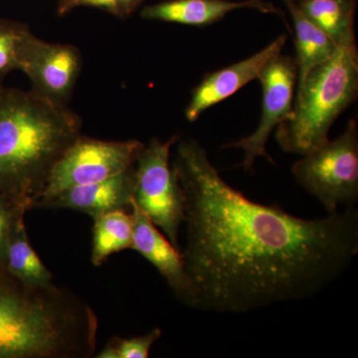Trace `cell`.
Masks as SVG:
<instances>
[{"mask_svg":"<svg viewBox=\"0 0 358 358\" xmlns=\"http://www.w3.org/2000/svg\"><path fill=\"white\" fill-rule=\"evenodd\" d=\"M162 329H155L143 336L129 338H113L103 346L96 358H148L155 341L162 336Z\"/></svg>","mask_w":358,"mask_h":358,"instance_id":"obj_19","label":"cell"},{"mask_svg":"<svg viewBox=\"0 0 358 358\" xmlns=\"http://www.w3.org/2000/svg\"><path fill=\"white\" fill-rule=\"evenodd\" d=\"M143 0H80L79 6L103 9L119 18L131 15L141 6Z\"/></svg>","mask_w":358,"mask_h":358,"instance_id":"obj_21","label":"cell"},{"mask_svg":"<svg viewBox=\"0 0 358 358\" xmlns=\"http://www.w3.org/2000/svg\"><path fill=\"white\" fill-rule=\"evenodd\" d=\"M98 317L69 289L29 286L0 267V358H90Z\"/></svg>","mask_w":358,"mask_h":358,"instance_id":"obj_2","label":"cell"},{"mask_svg":"<svg viewBox=\"0 0 358 358\" xmlns=\"http://www.w3.org/2000/svg\"><path fill=\"white\" fill-rule=\"evenodd\" d=\"M296 3L336 44L355 40V0H296Z\"/></svg>","mask_w":358,"mask_h":358,"instance_id":"obj_17","label":"cell"},{"mask_svg":"<svg viewBox=\"0 0 358 358\" xmlns=\"http://www.w3.org/2000/svg\"><path fill=\"white\" fill-rule=\"evenodd\" d=\"M134 238L131 248L154 265L181 303L189 307L192 286L181 252L174 248L159 228L131 202Z\"/></svg>","mask_w":358,"mask_h":358,"instance_id":"obj_12","label":"cell"},{"mask_svg":"<svg viewBox=\"0 0 358 358\" xmlns=\"http://www.w3.org/2000/svg\"><path fill=\"white\" fill-rule=\"evenodd\" d=\"M286 42L287 35H280L251 57L206 75L192 91V99L185 109L186 120L196 122L205 110L230 98L245 85L259 79L268 63L282 54Z\"/></svg>","mask_w":358,"mask_h":358,"instance_id":"obj_11","label":"cell"},{"mask_svg":"<svg viewBox=\"0 0 358 358\" xmlns=\"http://www.w3.org/2000/svg\"><path fill=\"white\" fill-rule=\"evenodd\" d=\"M136 166V164H134ZM98 182L67 188L50 199L35 200L32 209H69L92 219L113 211H131L136 187V167Z\"/></svg>","mask_w":358,"mask_h":358,"instance_id":"obj_10","label":"cell"},{"mask_svg":"<svg viewBox=\"0 0 358 358\" xmlns=\"http://www.w3.org/2000/svg\"><path fill=\"white\" fill-rule=\"evenodd\" d=\"M296 61L282 54L272 59L264 68L258 80L263 89L262 115L253 134L224 145L226 148H240L245 157L241 166L245 171H253L257 157H265L273 162L268 155L267 145L271 134L282 122L292 117L294 102V87L296 83Z\"/></svg>","mask_w":358,"mask_h":358,"instance_id":"obj_8","label":"cell"},{"mask_svg":"<svg viewBox=\"0 0 358 358\" xmlns=\"http://www.w3.org/2000/svg\"><path fill=\"white\" fill-rule=\"evenodd\" d=\"M29 31L24 23L0 18V81L18 69L21 43Z\"/></svg>","mask_w":358,"mask_h":358,"instance_id":"obj_18","label":"cell"},{"mask_svg":"<svg viewBox=\"0 0 358 358\" xmlns=\"http://www.w3.org/2000/svg\"><path fill=\"white\" fill-rule=\"evenodd\" d=\"M0 267L29 286H47L53 282V275L30 244L25 221L9 238Z\"/></svg>","mask_w":358,"mask_h":358,"instance_id":"obj_15","label":"cell"},{"mask_svg":"<svg viewBox=\"0 0 358 358\" xmlns=\"http://www.w3.org/2000/svg\"><path fill=\"white\" fill-rule=\"evenodd\" d=\"M358 93L355 40L338 45L331 58L313 68L296 86L292 117L277 127L275 138L286 152L305 155L329 141V131Z\"/></svg>","mask_w":358,"mask_h":358,"instance_id":"obj_4","label":"cell"},{"mask_svg":"<svg viewBox=\"0 0 358 358\" xmlns=\"http://www.w3.org/2000/svg\"><path fill=\"white\" fill-rule=\"evenodd\" d=\"M292 173L329 213L358 200V128L350 120L343 134L301 155Z\"/></svg>","mask_w":358,"mask_h":358,"instance_id":"obj_5","label":"cell"},{"mask_svg":"<svg viewBox=\"0 0 358 358\" xmlns=\"http://www.w3.org/2000/svg\"><path fill=\"white\" fill-rule=\"evenodd\" d=\"M29 200L0 193V262L3 258L9 238L16 227L24 221L26 212L29 211Z\"/></svg>","mask_w":358,"mask_h":358,"instance_id":"obj_20","label":"cell"},{"mask_svg":"<svg viewBox=\"0 0 358 358\" xmlns=\"http://www.w3.org/2000/svg\"><path fill=\"white\" fill-rule=\"evenodd\" d=\"M80 0H58V13L64 15L79 6Z\"/></svg>","mask_w":358,"mask_h":358,"instance_id":"obj_22","label":"cell"},{"mask_svg":"<svg viewBox=\"0 0 358 358\" xmlns=\"http://www.w3.org/2000/svg\"><path fill=\"white\" fill-rule=\"evenodd\" d=\"M244 8L284 16L281 9L264 0H169L145 6L141 15L143 20L203 27L222 20L232 11Z\"/></svg>","mask_w":358,"mask_h":358,"instance_id":"obj_13","label":"cell"},{"mask_svg":"<svg viewBox=\"0 0 358 358\" xmlns=\"http://www.w3.org/2000/svg\"><path fill=\"white\" fill-rule=\"evenodd\" d=\"M81 61L73 45L50 43L29 31L21 43L17 70L28 77L37 95L66 105L79 77Z\"/></svg>","mask_w":358,"mask_h":358,"instance_id":"obj_9","label":"cell"},{"mask_svg":"<svg viewBox=\"0 0 358 358\" xmlns=\"http://www.w3.org/2000/svg\"><path fill=\"white\" fill-rule=\"evenodd\" d=\"M91 261L102 266L110 255L131 249L134 238L133 215L128 211L109 212L93 218Z\"/></svg>","mask_w":358,"mask_h":358,"instance_id":"obj_16","label":"cell"},{"mask_svg":"<svg viewBox=\"0 0 358 358\" xmlns=\"http://www.w3.org/2000/svg\"><path fill=\"white\" fill-rule=\"evenodd\" d=\"M173 136L166 141L152 138L136 162L134 200L152 223L162 231L174 248L181 252L179 233L185 222V196L171 164Z\"/></svg>","mask_w":358,"mask_h":358,"instance_id":"obj_6","label":"cell"},{"mask_svg":"<svg viewBox=\"0 0 358 358\" xmlns=\"http://www.w3.org/2000/svg\"><path fill=\"white\" fill-rule=\"evenodd\" d=\"M143 148L145 145L136 140L101 141L80 136L56 162L35 200L50 199L67 188L117 176L136 164Z\"/></svg>","mask_w":358,"mask_h":358,"instance_id":"obj_7","label":"cell"},{"mask_svg":"<svg viewBox=\"0 0 358 358\" xmlns=\"http://www.w3.org/2000/svg\"><path fill=\"white\" fill-rule=\"evenodd\" d=\"M81 129L66 105L0 86V193L31 203Z\"/></svg>","mask_w":358,"mask_h":358,"instance_id":"obj_3","label":"cell"},{"mask_svg":"<svg viewBox=\"0 0 358 358\" xmlns=\"http://www.w3.org/2000/svg\"><path fill=\"white\" fill-rule=\"evenodd\" d=\"M293 20L296 37V84L301 85L308 73L331 57L338 45L301 10L296 0H282Z\"/></svg>","mask_w":358,"mask_h":358,"instance_id":"obj_14","label":"cell"},{"mask_svg":"<svg viewBox=\"0 0 358 358\" xmlns=\"http://www.w3.org/2000/svg\"><path fill=\"white\" fill-rule=\"evenodd\" d=\"M185 196L189 307L245 313L324 291L358 253L353 206L303 219L228 185L199 141H179L171 164Z\"/></svg>","mask_w":358,"mask_h":358,"instance_id":"obj_1","label":"cell"}]
</instances>
